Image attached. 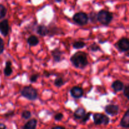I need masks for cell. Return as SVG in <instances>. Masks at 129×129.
<instances>
[{
  "label": "cell",
  "mask_w": 129,
  "mask_h": 129,
  "mask_svg": "<svg viewBox=\"0 0 129 129\" xmlns=\"http://www.w3.org/2000/svg\"><path fill=\"white\" fill-rule=\"evenodd\" d=\"M70 61L76 68L83 69L88 65L87 54L84 52L78 51L74 53L70 58Z\"/></svg>",
  "instance_id": "cell-1"
},
{
  "label": "cell",
  "mask_w": 129,
  "mask_h": 129,
  "mask_svg": "<svg viewBox=\"0 0 129 129\" xmlns=\"http://www.w3.org/2000/svg\"><path fill=\"white\" fill-rule=\"evenodd\" d=\"M113 18V13L105 10H102L97 13L98 21L105 26H108Z\"/></svg>",
  "instance_id": "cell-2"
},
{
  "label": "cell",
  "mask_w": 129,
  "mask_h": 129,
  "mask_svg": "<svg viewBox=\"0 0 129 129\" xmlns=\"http://www.w3.org/2000/svg\"><path fill=\"white\" fill-rule=\"evenodd\" d=\"M21 94L23 97L30 101H34L38 98V92L37 89L30 86L24 87L21 89Z\"/></svg>",
  "instance_id": "cell-3"
},
{
  "label": "cell",
  "mask_w": 129,
  "mask_h": 129,
  "mask_svg": "<svg viewBox=\"0 0 129 129\" xmlns=\"http://www.w3.org/2000/svg\"><path fill=\"white\" fill-rule=\"evenodd\" d=\"M73 20L76 24L80 26L86 25L89 21V17L86 13L78 12L74 14L73 16Z\"/></svg>",
  "instance_id": "cell-4"
},
{
  "label": "cell",
  "mask_w": 129,
  "mask_h": 129,
  "mask_svg": "<svg viewBox=\"0 0 129 129\" xmlns=\"http://www.w3.org/2000/svg\"><path fill=\"white\" fill-rule=\"evenodd\" d=\"M115 47L122 52L129 51V39L126 37L121 38L115 44Z\"/></svg>",
  "instance_id": "cell-5"
},
{
  "label": "cell",
  "mask_w": 129,
  "mask_h": 129,
  "mask_svg": "<svg viewBox=\"0 0 129 129\" xmlns=\"http://www.w3.org/2000/svg\"><path fill=\"white\" fill-rule=\"evenodd\" d=\"M93 120L96 125H108L110 122V118L107 115L102 113H94L93 115Z\"/></svg>",
  "instance_id": "cell-6"
},
{
  "label": "cell",
  "mask_w": 129,
  "mask_h": 129,
  "mask_svg": "<svg viewBox=\"0 0 129 129\" xmlns=\"http://www.w3.org/2000/svg\"><path fill=\"white\" fill-rule=\"evenodd\" d=\"M119 107L117 105H107L105 107V111L106 113L111 116H115L118 115V113H119Z\"/></svg>",
  "instance_id": "cell-7"
},
{
  "label": "cell",
  "mask_w": 129,
  "mask_h": 129,
  "mask_svg": "<svg viewBox=\"0 0 129 129\" xmlns=\"http://www.w3.org/2000/svg\"><path fill=\"white\" fill-rule=\"evenodd\" d=\"M10 31V25H9L8 20L4 19L0 22V33L4 37H6L9 34Z\"/></svg>",
  "instance_id": "cell-8"
},
{
  "label": "cell",
  "mask_w": 129,
  "mask_h": 129,
  "mask_svg": "<svg viewBox=\"0 0 129 129\" xmlns=\"http://www.w3.org/2000/svg\"><path fill=\"white\" fill-rule=\"evenodd\" d=\"M70 94L74 99H79L83 96L84 91L81 87L74 86L70 89Z\"/></svg>",
  "instance_id": "cell-9"
},
{
  "label": "cell",
  "mask_w": 129,
  "mask_h": 129,
  "mask_svg": "<svg viewBox=\"0 0 129 129\" xmlns=\"http://www.w3.org/2000/svg\"><path fill=\"white\" fill-rule=\"evenodd\" d=\"M51 54L55 62H60L63 60V52L58 48L54 49L51 52Z\"/></svg>",
  "instance_id": "cell-10"
},
{
  "label": "cell",
  "mask_w": 129,
  "mask_h": 129,
  "mask_svg": "<svg viewBox=\"0 0 129 129\" xmlns=\"http://www.w3.org/2000/svg\"><path fill=\"white\" fill-rule=\"evenodd\" d=\"M124 84L123 82L120 80H116L113 81L112 84V88L115 92H120L123 91L124 88Z\"/></svg>",
  "instance_id": "cell-11"
},
{
  "label": "cell",
  "mask_w": 129,
  "mask_h": 129,
  "mask_svg": "<svg viewBox=\"0 0 129 129\" xmlns=\"http://www.w3.org/2000/svg\"><path fill=\"white\" fill-rule=\"evenodd\" d=\"M37 34L42 37H45L49 35V28L44 25H39L37 27L36 30Z\"/></svg>",
  "instance_id": "cell-12"
},
{
  "label": "cell",
  "mask_w": 129,
  "mask_h": 129,
  "mask_svg": "<svg viewBox=\"0 0 129 129\" xmlns=\"http://www.w3.org/2000/svg\"><path fill=\"white\" fill-rule=\"evenodd\" d=\"M120 125L124 128H129V109L123 115L120 121Z\"/></svg>",
  "instance_id": "cell-13"
},
{
  "label": "cell",
  "mask_w": 129,
  "mask_h": 129,
  "mask_svg": "<svg viewBox=\"0 0 129 129\" xmlns=\"http://www.w3.org/2000/svg\"><path fill=\"white\" fill-rule=\"evenodd\" d=\"M11 66H12V63L10 60H7L6 62V64H5V67L4 68V74H5V76H10L11 75V74L13 73V69L11 68Z\"/></svg>",
  "instance_id": "cell-14"
},
{
  "label": "cell",
  "mask_w": 129,
  "mask_h": 129,
  "mask_svg": "<svg viewBox=\"0 0 129 129\" xmlns=\"http://www.w3.org/2000/svg\"><path fill=\"white\" fill-rule=\"evenodd\" d=\"M86 114V110L84 108L79 107L78 108L74 113V117L76 119H81Z\"/></svg>",
  "instance_id": "cell-15"
},
{
  "label": "cell",
  "mask_w": 129,
  "mask_h": 129,
  "mask_svg": "<svg viewBox=\"0 0 129 129\" xmlns=\"http://www.w3.org/2000/svg\"><path fill=\"white\" fill-rule=\"evenodd\" d=\"M26 42H27V44H28L29 46L34 47L39 44V40L37 37H36L35 35H31L29 37H28Z\"/></svg>",
  "instance_id": "cell-16"
},
{
  "label": "cell",
  "mask_w": 129,
  "mask_h": 129,
  "mask_svg": "<svg viewBox=\"0 0 129 129\" xmlns=\"http://www.w3.org/2000/svg\"><path fill=\"white\" fill-rule=\"evenodd\" d=\"M37 124V121L35 118L30 120L28 122H26V124L24 125L23 129H35Z\"/></svg>",
  "instance_id": "cell-17"
},
{
  "label": "cell",
  "mask_w": 129,
  "mask_h": 129,
  "mask_svg": "<svg viewBox=\"0 0 129 129\" xmlns=\"http://www.w3.org/2000/svg\"><path fill=\"white\" fill-rule=\"evenodd\" d=\"M86 46V44L83 41H76L73 43V47L75 49H81Z\"/></svg>",
  "instance_id": "cell-18"
},
{
  "label": "cell",
  "mask_w": 129,
  "mask_h": 129,
  "mask_svg": "<svg viewBox=\"0 0 129 129\" xmlns=\"http://www.w3.org/2000/svg\"><path fill=\"white\" fill-rule=\"evenodd\" d=\"M65 84V81H64V79L61 78V77H59V78H57L54 81V84L56 87H58V88H60L62 86L64 85Z\"/></svg>",
  "instance_id": "cell-19"
},
{
  "label": "cell",
  "mask_w": 129,
  "mask_h": 129,
  "mask_svg": "<svg viewBox=\"0 0 129 129\" xmlns=\"http://www.w3.org/2000/svg\"><path fill=\"white\" fill-rule=\"evenodd\" d=\"M7 13V9L2 4H0V20L4 19Z\"/></svg>",
  "instance_id": "cell-20"
},
{
  "label": "cell",
  "mask_w": 129,
  "mask_h": 129,
  "mask_svg": "<svg viewBox=\"0 0 129 129\" xmlns=\"http://www.w3.org/2000/svg\"><path fill=\"white\" fill-rule=\"evenodd\" d=\"M89 17V20L91 21L93 23H96L98 21V19H97V13L94 11H92L89 14V16H88Z\"/></svg>",
  "instance_id": "cell-21"
},
{
  "label": "cell",
  "mask_w": 129,
  "mask_h": 129,
  "mask_svg": "<svg viewBox=\"0 0 129 129\" xmlns=\"http://www.w3.org/2000/svg\"><path fill=\"white\" fill-rule=\"evenodd\" d=\"M89 50L92 52H97L99 51V50H100V46L98 44H96V43H93L92 44H91L89 47Z\"/></svg>",
  "instance_id": "cell-22"
},
{
  "label": "cell",
  "mask_w": 129,
  "mask_h": 129,
  "mask_svg": "<svg viewBox=\"0 0 129 129\" xmlns=\"http://www.w3.org/2000/svg\"><path fill=\"white\" fill-rule=\"evenodd\" d=\"M21 117L24 119H29L31 117V112L28 110L23 111L21 113Z\"/></svg>",
  "instance_id": "cell-23"
},
{
  "label": "cell",
  "mask_w": 129,
  "mask_h": 129,
  "mask_svg": "<svg viewBox=\"0 0 129 129\" xmlns=\"http://www.w3.org/2000/svg\"><path fill=\"white\" fill-rule=\"evenodd\" d=\"M123 94H124L125 96L129 100V84L128 85L124 86V88L123 89Z\"/></svg>",
  "instance_id": "cell-24"
},
{
  "label": "cell",
  "mask_w": 129,
  "mask_h": 129,
  "mask_svg": "<svg viewBox=\"0 0 129 129\" xmlns=\"http://www.w3.org/2000/svg\"><path fill=\"white\" fill-rule=\"evenodd\" d=\"M39 75L38 74H34L30 77V83H34L37 81L38 78H39Z\"/></svg>",
  "instance_id": "cell-25"
},
{
  "label": "cell",
  "mask_w": 129,
  "mask_h": 129,
  "mask_svg": "<svg viewBox=\"0 0 129 129\" xmlns=\"http://www.w3.org/2000/svg\"><path fill=\"white\" fill-rule=\"evenodd\" d=\"M5 50V42L2 38L0 37V54H2Z\"/></svg>",
  "instance_id": "cell-26"
},
{
  "label": "cell",
  "mask_w": 129,
  "mask_h": 129,
  "mask_svg": "<svg viewBox=\"0 0 129 129\" xmlns=\"http://www.w3.org/2000/svg\"><path fill=\"white\" fill-rule=\"evenodd\" d=\"M63 117H64V115H63L62 113H57V114L54 116V118H55V120L57 121L61 120L63 118Z\"/></svg>",
  "instance_id": "cell-27"
},
{
  "label": "cell",
  "mask_w": 129,
  "mask_h": 129,
  "mask_svg": "<svg viewBox=\"0 0 129 129\" xmlns=\"http://www.w3.org/2000/svg\"><path fill=\"white\" fill-rule=\"evenodd\" d=\"M91 115V113H86L85 115L84 116V117H83V118H82V121H83V122H86L87 121L89 120V117H90Z\"/></svg>",
  "instance_id": "cell-28"
},
{
  "label": "cell",
  "mask_w": 129,
  "mask_h": 129,
  "mask_svg": "<svg viewBox=\"0 0 129 129\" xmlns=\"http://www.w3.org/2000/svg\"><path fill=\"white\" fill-rule=\"evenodd\" d=\"M14 115V112H13V111H11V112H8L7 113H6L5 114V117H10V116H12Z\"/></svg>",
  "instance_id": "cell-29"
},
{
  "label": "cell",
  "mask_w": 129,
  "mask_h": 129,
  "mask_svg": "<svg viewBox=\"0 0 129 129\" xmlns=\"http://www.w3.org/2000/svg\"><path fill=\"white\" fill-rule=\"evenodd\" d=\"M44 76L46 77V78H49V77L51 75V74H50V73L48 71H44Z\"/></svg>",
  "instance_id": "cell-30"
},
{
  "label": "cell",
  "mask_w": 129,
  "mask_h": 129,
  "mask_svg": "<svg viewBox=\"0 0 129 129\" xmlns=\"http://www.w3.org/2000/svg\"><path fill=\"white\" fill-rule=\"evenodd\" d=\"M6 125L4 123H0V129H6Z\"/></svg>",
  "instance_id": "cell-31"
},
{
  "label": "cell",
  "mask_w": 129,
  "mask_h": 129,
  "mask_svg": "<svg viewBox=\"0 0 129 129\" xmlns=\"http://www.w3.org/2000/svg\"><path fill=\"white\" fill-rule=\"evenodd\" d=\"M52 129H65V128L62 127H60V126H57V127H54V128H52Z\"/></svg>",
  "instance_id": "cell-32"
},
{
  "label": "cell",
  "mask_w": 129,
  "mask_h": 129,
  "mask_svg": "<svg viewBox=\"0 0 129 129\" xmlns=\"http://www.w3.org/2000/svg\"><path fill=\"white\" fill-rule=\"evenodd\" d=\"M55 1L56 3H60L62 1V0H55Z\"/></svg>",
  "instance_id": "cell-33"
},
{
  "label": "cell",
  "mask_w": 129,
  "mask_h": 129,
  "mask_svg": "<svg viewBox=\"0 0 129 129\" xmlns=\"http://www.w3.org/2000/svg\"><path fill=\"white\" fill-rule=\"evenodd\" d=\"M127 1H129V0H127Z\"/></svg>",
  "instance_id": "cell-34"
}]
</instances>
